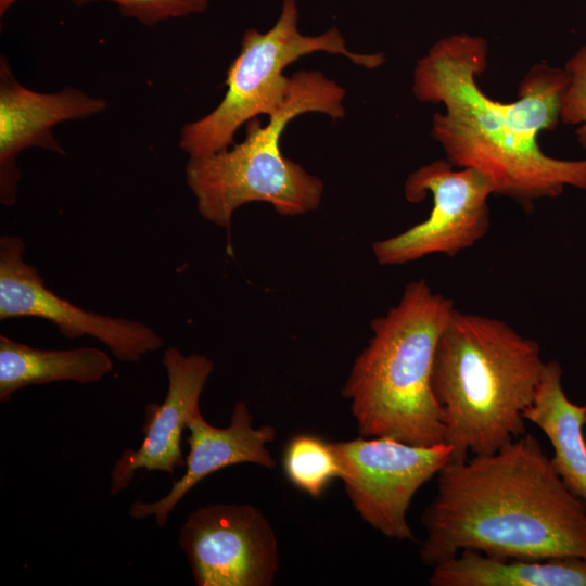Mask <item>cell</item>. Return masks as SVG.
<instances>
[{
	"instance_id": "obj_1",
	"label": "cell",
	"mask_w": 586,
	"mask_h": 586,
	"mask_svg": "<svg viewBox=\"0 0 586 586\" xmlns=\"http://www.w3.org/2000/svg\"><path fill=\"white\" fill-rule=\"evenodd\" d=\"M486 65L485 39L460 34L435 42L415 67V97L445 107L434 114L431 135L446 160L485 174L495 194L527 211L537 200L559 196L565 187L586 191V160L553 158L538 144L539 133L560 120L565 71L534 65L517 100L502 103L479 87L476 77Z\"/></svg>"
},
{
	"instance_id": "obj_2",
	"label": "cell",
	"mask_w": 586,
	"mask_h": 586,
	"mask_svg": "<svg viewBox=\"0 0 586 586\" xmlns=\"http://www.w3.org/2000/svg\"><path fill=\"white\" fill-rule=\"evenodd\" d=\"M421 522L420 558L431 568L463 550L586 560V505L527 432L494 453L449 461Z\"/></svg>"
},
{
	"instance_id": "obj_3",
	"label": "cell",
	"mask_w": 586,
	"mask_h": 586,
	"mask_svg": "<svg viewBox=\"0 0 586 586\" xmlns=\"http://www.w3.org/2000/svg\"><path fill=\"white\" fill-rule=\"evenodd\" d=\"M545 365L535 340L502 320L455 309L431 378L451 460L494 453L526 433L523 412Z\"/></svg>"
},
{
	"instance_id": "obj_4",
	"label": "cell",
	"mask_w": 586,
	"mask_h": 586,
	"mask_svg": "<svg viewBox=\"0 0 586 586\" xmlns=\"http://www.w3.org/2000/svg\"><path fill=\"white\" fill-rule=\"evenodd\" d=\"M455 309L421 279L406 284L398 303L371 321L372 336L342 387L360 436L444 443L431 378L438 340Z\"/></svg>"
},
{
	"instance_id": "obj_5",
	"label": "cell",
	"mask_w": 586,
	"mask_h": 586,
	"mask_svg": "<svg viewBox=\"0 0 586 586\" xmlns=\"http://www.w3.org/2000/svg\"><path fill=\"white\" fill-rule=\"evenodd\" d=\"M345 89L318 71H300L290 89L263 126L256 117L246 137L232 149L189 157L186 182L207 221L229 228L233 213L251 202L270 204L282 216H297L316 209L322 199V181L285 157L280 138L289 122L307 112L343 118Z\"/></svg>"
},
{
	"instance_id": "obj_6",
	"label": "cell",
	"mask_w": 586,
	"mask_h": 586,
	"mask_svg": "<svg viewBox=\"0 0 586 586\" xmlns=\"http://www.w3.org/2000/svg\"><path fill=\"white\" fill-rule=\"evenodd\" d=\"M297 21L295 0H282L280 15L269 30L244 31L240 52L227 71L225 97L211 113L181 128L179 146L189 157L228 150L234 144L240 126L277 110L291 84L284 69L304 55L318 51L341 54L369 69L384 62L381 53L351 51L335 27L318 36H306L298 30Z\"/></svg>"
},
{
	"instance_id": "obj_7",
	"label": "cell",
	"mask_w": 586,
	"mask_h": 586,
	"mask_svg": "<svg viewBox=\"0 0 586 586\" xmlns=\"http://www.w3.org/2000/svg\"><path fill=\"white\" fill-rule=\"evenodd\" d=\"M454 167L447 160H437L408 176L406 200L419 203L431 194L433 206L424 221L373 243L380 265H402L432 254L453 257L487 234L494 183L476 169Z\"/></svg>"
},
{
	"instance_id": "obj_8",
	"label": "cell",
	"mask_w": 586,
	"mask_h": 586,
	"mask_svg": "<svg viewBox=\"0 0 586 586\" xmlns=\"http://www.w3.org/2000/svg\"><path fill=\"white\" fill-rule=\"evenodd\" d=\"M332 444L340 480L359 517L387 538L413 540L407 518L411 500L451 460V447L364 436Z\"/></svg>"
},
{
	"instance_id": "obj_9",
	"label": "cell",
	"mask_w": 586,
	"mask_h": 586,
	"mask_svg": "<svg viewBox=\"0 0 586 586\" xmlns=\"http://www.w3.org/2000/svg\"><path fill=\"white\" fill-rule=\"evenodd\" d=\"M178 543L198 586H270L280 564L273 527L249 504H209L189 514Z\"/></svg>"
},
{
	"instance_id": "obj_10",
	"label": "cell",
	"mask_w": 586,
	"mask_h": 586,
	"mask_svg": "<svg viewBox=\"0 0 586 586\" xmlns=\"http://www.w3.org/2000/svg\"><path fill=\"white\" fill-rule=\"evenodd\" d=\"M25 243L0 237V320L36 317L52 322L65 339L92 337L123 362H138L160 349L163 339L138 320L82 309L47 288L39 270L25 262Z\"/></svg>"
},
{
	"instance_id": "obj_11",
	"label": "cell",
	"mask_w": 586,
	"mask_h": 586,
	"mask_svg": "<svg viewBox=\"0 0 586 586\" xmlns=\"http://www.w3.org/2000/svg\"><path fill=\"white\" fill-rule=\"evenodd\" d=\"M167 373V392L161 404L150 403L144 410V438L137 449H126L111 471L110 493L126 489L138 470L174 474L186 467L181 436L190 417L200 409V397L214 370L205 355H184L168 346L163 355Z\"/></svg>"
},
{
	"instance_id": "obj_12",
	"label": "cell",
	"mask_w": 586,
	"mask_h": 586,
	"mask_svg": "<svg viewBox=\"0 0 586 586\" xmlns=\"http://www.w3.org/2000/svg\"><path fill=\"white\" fill-rule=\"evenodd\" d=\"M107 107L102 98L75 88L43 93L27 89L0 58V202H16L21 171L16 156L28 148H42L64 155L52 128L65 120L88 118Z\"/></svg>"
},
{
	"instance_id": "obj_13",
	"label": "cell",
	"mask_w": 586,
	"mask_h": 586,
	"mask_svg": "<svg viewBox=\"0 0 586 586\" xmlns=\"http://www.w3.org/2000/svg\"><path fill=\"white\" fill-rule=\"evenodd\" d=\"M187 429L189 453L184 473L158 500L132 502L128 510L131 518L143 520L153 517L162 527L181 499L212 473L240 463H253L266 469H272L276 464L267 448L276 438V429L272 425L254 428L253 416L244 400L234 405L229 424L225 428L209 424L199 409L190 417Z\"/></svg>"
},
{
	"instance_id": "obj_14",
	"label": "cell",
	"mask_w": 586,
	"mask_h": 586,
	"mask_svg": "<svg viewBox=\"0 0 586 586\" xmlns=\"http://www.w3.org/2000/svg\"><path fill=\"white\" fill-rule=\"evenodd\" d=\"M526 421L548 438L555 470L565 486L586 505V405L572 402L562 386V368L546 362L532 404L524 410Z\"/></svg>"
},
{
	"instance_id": "obj_15",
	"label": "cell",
	"mask_w": 586,
	"mask_h": 586,
	"mask_svg": "<svg viewBox=\"0 0 586 586\" xmlns=\"http://www.w3.org/2000/svg\"><path fill=\"white\" fill-rule=\"evenodd\" d=\"M431 586H586L579 558H499L463 550L432 568Z\"/></svg>"
},
{
	"instance_id": "obj_16",
	"label": "cell",
	"mask_w": 586,
	"mask_h": 586,
	"mask_svg": "<svg viewBox=\"0 0 586 586\" xmlns=\"http://www.w3.org/2000/svg\"><path fill=\"white\" fill-rule=\"evenodd\" d=\"M113 369L111 357L98 347L41 349L0 335V400L21 388L53 382L95 383Z\"/></svg>"
},
{
	"instance_id": "obj_17",
	"label": "cell",
	"mask_w": 586,
	"mask_h": 586,
	"mask_svg": "<svg viewBox=\"0 0 586 586\" xmlns=\"http://www.w3.org/2000/svg\"><path fill=\"white\" fill-rule=\"evenodd\" d=\"M282 464L289 482L315 498L321 496L333 480L342 476L332 442L311 433H300L290 438Z\"/></svg>"
},
{
	"instance_id": "obj_18",
	"label": "cell",
	"mask_w": 586,
	"mask_h": 586,
	"mask_svg": "<svg viewBox=\"0 0 586 586\" xmlns=\"http://www.w3.org/2000/svg\"><path fill=\"white\" fill-rule=\"evenodd\" d=\"M568 86L563 94L560 119L577 126L579 144L586 148V46L568 61L565 68Z\"/></svg>"
},
{
	"instance_id": "obj_19",
	"label": "cell",
	"mask_w": 586,
	"mask_h": 586,
	"mask_svg": "<svg viewBox=\"0 0 586 586\" xmlns=\"http://www.w3.org/2000/svg\"><path fill=\"white\" fill-rule=\"evenodd\" d=\"M78 4L91 1H111L120 12L152 26L161 21L181 17L206 10L208 0H73Z\"/></svg>"
},
{
	"instance_id": "obj_20",
	"label": "cell",
	"mask_w": 586,
	"mask_h": 586,
	"mask_svg": "<svg viewBox=\"0 0 586 586\" xmlns=\"http://www.w3.org/2000/svg\"><path fill=\"white\" fill-rule=\"evenodd\" d=\"M16 0H0V15H3L5 11L15 2Z\"/></svg>"
}]
</instances>
